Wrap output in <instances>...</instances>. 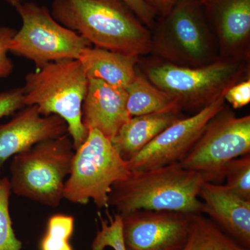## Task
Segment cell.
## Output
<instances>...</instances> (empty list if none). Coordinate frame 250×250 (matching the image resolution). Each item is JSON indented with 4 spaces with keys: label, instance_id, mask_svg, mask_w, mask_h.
<instances>
[{
    "label": "cell",
    "instance_id": "obj_19",
    "mask_svg": "<svg viewBox=\"0 0 250 250\" xmlns=\"http://www.w3.org/2000/svg\"><path fill=\"white\" fill-rule=\"evenodd\" d=\"M180 250H250L224 232L210 219L202 213L191 215L190 231Z\"/></svg>",
    "mask_w": 250,
    "mask_h": 250
},
{
    "label": "cell",
    "instance_id": "obj_29",
    "mask_svg": "<svg viewBox=\"0 0 250 250\" xmlns=\"http://www.w3.org/2000/svg\"><path fill=\"white\" fill-rule=\"evenodd\" d=\"M6 1H7L10 5L16 8V6H18V5L22 2L23 0H6Z\"/></svg>",
    "mask_w": 250,
    "mask_h": 250
},
{
    "label": "cell",
    "instance_id": "obj_6",
    "mask_svg": "<svg viewBox=\"0 0 250 250\" xmlns=\"http://www.w3.org/2000/svg\"><path fill=\"white\" fill-rule=\"evenodd\" d=\"M75 153L67 134L16 154L10 166L11 192L43 205L59 207Z\"/></svg>",
    "mask_w": 250,
    "mask_h": 250
},
{
    "label": "cell",
    "instance_id": "obj_16",
    "mask_svg": "<svg viewBox=\"0 0 250 250\" xmlns=\"http://www.w3.org/2000/svg\"><path fill=\"white\" fill-rule=\"evenodd\" d=\"M140 57L99 47H85L78 60L89 79L103 81L108 84L126 89L138 71Z\"/></svg>",
    "mask_w": 250,
    "mask_h": 250
},
{
    "label": "cell",
    "instance_id": "obj_23",
    "mask_svg": "<svg viewBox=\"0 0 250 250\" xmlns=\"http://www.w3.org/2000/svg\"><path fill=\"white\" fill-rule=\"evenodd\" d=\"M109 217V221L100 218L101 228L98 229L91 244V250H104L107 247L114 250H126L122 232V218L120 213Z\"/></svg>",
    "mask_w": 250,
    "mask_h": 250
},
{
    "label": "cell",
    "instance_id": "obj_12",
    "mask_svg": "<svg viewBox=\"0 0 250 250\" xmlns=\"http://www.w3.org/2000/svg\"><path fill=\"white\" fill-rule=\"evenodd\" d=\"M220 58L250 61V0H200Z\"/></svg>",
    "mask_w": 250,
    "mask_h": 250
},
{
    "label": "cell",
    "instance_id": "obj_15",
    "mask_svg": "<svg viewBox=\"0 0 250 250\" xmlns=\"http://www.w3.org/2000/svg\"><path fill=\"white\" fill-rule=\"evenodd\" d=\"M126 90L89 79L82 104V121L88 131L97 129L113 139L120 128L131 118L126 109Z\"/></svg>",
    "mask_w": 250,
    "mask_h": 250
},
{
    "label": "cell",
    "instance_id": "obj_18",
    "mask_svg": "<svg viewBox=\"0 0 250 250\" xmlns=\"http://www.w3.org/2000/svg\"><path fill=\"white\" fill-rule=\"evenodd\" d=\"M125 90L127 93L126 109L131 117L182 112L174 99L152 84L139 69L134 80Z\"/></svg>",
    "mask_w": 250,
    "mask_h": 250
},
{
    "label": "cell",
    "instance_id": "obj_3",
    "mask_svg": "<svg viewBox=\"0 0 250 250\" xmlns=\"http://www.w3.org/2000/svg\"><path fill=\"white\" fill-rule=\"evenodd\" d=\"M139 71L192 115L250 77V61L220 58L205 66H179L159 58L140 59Z\"/></svg>",
    "mask_w": 250,
    "mask_h": 250
},
{
    "label": "cell",
    "instance_id": "obj_5",
    "mask_svg": "<svg viewBox=\"0 0 250 250\" xmlns=\"http://www.w3.org/2000/svg\"><path fill=\"white\" fill-rule=\"evenodd\" d=\"M152 33L151 54L179 66H205L220 59L214 36L200 0H178L158 17Z\"/></svg>",
    "mask_w": 250,
    "mask_h": 250
},
{
    "label": "cell",
    "instance_id": "obj_9",
    "mask_svg": "<svg viewBox=\"0 0 250 250\" xmlns=\"http://www.w3.org/2000/svg\"><path fill=\"white\" fill-rule=\"evenodd\" d=\"M250 154V116L238 117L225 106L206 126L201 136L179 162L200 172L207 182L220 184L230 161Z\"/></svg>",
    "mask_w": 250,
    "mask_h": 250
},
{
    "label": "cell",
    "instance_id": "obj_2",
    "mask_svg": "<svg viewBox=\"0 0 250 250\" xmlns=\"http://www.w3.org/2000/svg\"><path fill=\"white\" fill-rule=\"evenodd\" d=\"M207 182L200 172L187 170L179 163L143 171H131L112 186L108 206L124 214L137 210L202 213L199 198Z\"/></svg>",
    "mask_w": 250,
    "mask_h": 250
},
{
    "label": "cell",
    "instance_id": "obj_20",
    "mask_svg": "<svg viewBox=\"0 0 250 250\" xmlns=\"http://www.w3.org/2000/svg\"><path fill=\"white\" fill-rule=\"evenodd\" d=\"M75 228L71 215L56 214L49 218L40 243V250H73L70 243Z\"/></svg>",
    "mask_w": 250,
    "mask_h": 250
},
{
    "label": "cell",
    "instance_id": "obj_22",
    "mask_svg": "<svg viewBox=\"0 0 250 250\" xmlns=\"http://www.w3.org/2000/svg\"><path fill=\"white\" fill-rule=\"evenodd\" d=\"M225 184L237 196L250 201V154L230 161L225 171Z\"/></svg>",
    "mask_w": 250,
    "mask_h": 250
},
{
    "label": "cell",
    "instance_id": "obj_27",
    "mask_svg": "<svg viewBox=\"0 0 250 250\" xmlns=\"http://www.w3.org/2000/svg\"><path fill=\"white\" fill-rule=\"evenodd\" d=\"M149 29L155 24L157 16L143 0H122Z\"/></svg>",
    "mask_w": 250,
    "mask_h": 250
},
{
    "label": "cell",
    "instance_id": "obj_21",
    "mask_svg": "<svg viewBox=\"0 0 250 250\" xmlns=\"http://www.w3.org/2000/svg\"><path fill=\"white\" fill-rule=\"evenodd\" d=\"M11 189L9 179L0 177V250H21L22 243L16 237L9 213Z\"/></svg>",
    "mask_w": 250,
    "mask_h": 250
},
{
    "label": "cell",
    "instance_id": "obj_25",
    "mask_svg": "<svg viewBox=\"0 0 250 250\" xmlns=\"http://www.w3.org/2000/svg\"><path fill=\"white\" fill-rule=\"evenodd\" d=\"M24 106L22 87L0 93V119L14 114Z\"/></svg>",
    "mask_w": 250,
    "mask_h": 250
},
{
    "label": "cell",
    "instance_id": "obj_28",
    "mask_svg": "<svg viewBox=\"0 0 250 250\" xmlns=\"http://www.w3.org/2000/svg\"><path fill=\"white\" fill-rule=\"evenodd\" d=\"M155 12L157 17L165 16L178 0H143Z\"/></svg>",
    "mask_w": 250,
    "mask_h": 250
},
{
    "label": "cell",
    "instance_id": "obj_4",
    "mask_svg": "<svg viewBox=\"0 0 250 250\" xmlns=\"http://www.w3.org/2000/svg\"><path fill=\"white\" fill-rule=\"evenodd\" d=\"M88 79L78 59L46 64L28 73L22 87L24 106L36 105L41 115H57L64 120L76 150L88 131L82 121V104Z\"/></svg>",
    "mask_w": 250,
    "mask_h": 250
},
{
    "label": "cell",
    "instance_id": "obj_11",
    "mask_svg": "<svg viewBox=\"0 0 250 250\" xmlns=\"http://www.w3.org/2000/svg\"><path fill=\"white\" fill-rule=\"evenodd\" d=\"M191 215L137 210L121 214L126 250H180L187 241Z\"/></svg>",
    "mask_w": 250,
    "mask_h": 250
},
{
    "label": "cell",
    "instance_id": "obj_10",
    "mask_svg": "<svg viewBox=\"0 0 250 250\" xmlns=\"http://www.w3.org/2000/svg\"><path fill=\"white\" fill-rule=\"evenodd\" d=\"M224 95L202 111L190 117H182L164 129L128 161L130 171L152 170L180 162L197 142L208 122L225 107Z\"/></svg>",
    "mask_w": 250,
    "mask_h": 250
},
{
    "label": "cell",
    "instance_id": "obj_7",
    "mask_svg": "<svg viewBox=\"0 0 250 250\" xmlns=\"http://www.w3.org/2000/svg\"><path fill=\"white\" fill-rule=\"evenodd\" d=\"M130 172L111 140L98 130H89L84 142L75 150L63 198L81 205L92 200L98 208H106L112 186L126 179Z\"/></svg>",
    "mask_w": 250,
    "mask_h": 250
},
{
    "label": "cell",
    "instance_id": "obj_26",
    "mask_svg": "<svg viewBox=\"0 0 250 250\" xmlns=\"http://www.w3.org/2000/svg\"><path fill=\"white\" fill-rule=\"evenodd\" d=\"M224 98L235 109L247 106L250 103V78L230 87Z\"/></svg>",
    "mask_w": 250,
    "mask_h": 250
},
{
    "label": "cell",
    "instance_id": "obj_1",
    "mask_svg": "<svg viewBox=\"0 0 250 250\" xmlns=\"http://www.w3.org/2000/svg\"><path fill=\"white\" fill-rule=\"evenodd\" d=\"M50 12L96 47L139 57L151 54L150 29L122 0H53Z\"/></svg>",
    "mask_w": 250,
    "mask_h": 250
},
{
    "label": "cell",
    "instance_id": "obj_13",
    "mask_svg": "<svg viewBox=\"0 0 250 250\" xmlns=\"http://www.w3.org/2000/svg\"><path fill=\"white\" fill-rule=\"evenodd\" d=\"M67 134L66 123L57 115H41L36 105L27 106L8 123L0 125V177L11 156L37 143Z\"/></svg>",
    "mask_w": 250,
    "mask_h": 250
},
{
    "label": "cell",
    "instance_id": "obj_24",
    "mask_svg": "<svg viewBox=\"0 0 250 250\" xmlns=\"http://www.w3.org/2000/svg\"><path fill=\"white\" fill-rule=\"evenodd\" d=\"M16 32L11 27H0V79L7 78L14 71V64L8 57V53L10 41Z\"/></svg>",
    "mask_w": 250,
    "mask_h": 250
},
{
    "label": "cell",
    "instance_id": "obj_14",
    "mask_svg": "<svg viewBox=\"0 0 250 250\" xmlns=\"http://www.w3.org/2000/svg\"><path fill=\"white\" fill-rule=\"evenodd\" d=\"M199 198L202 200V213L244 248L250 249V201L233 193L223 184L206 182Z\"/></svg>",
    "mask_w": 250,
    "mask_h": 250
},
{
    "label": "cell",
    "instance_id": "obj_8",
    "mask_svg": "<svg viewBox=\"0 0 250 250\" xmlns=\"http://www.w3.org/2000/svg\"><path fill=\"white\" fill-rule=\"evenodd\" d=\"M16 9L22 25L10 41L9 52L29 59L38 69L51 62L78 59L83 49L91 47L84 38L57 22L45 6L22 1Z\"/></svg>",
    "mask_w": 250,
    "mask_h": 250
},
{
    "label": "cell",
    "instance_id": "obj_17",
    "mask_svg": "<svg viewBox=\"0 0 250 250\" xmlns=\"http://www.w3.org/2000/svg\"><path fill=\"white\" fill-rule=\"evenodd\" d=\"M180 113H157L131 117L118 130L111 140L112 145L122 159L128 162L164 129L182 118Z\"/></svg>",
    "mask_w": 250,
    "mask_h": 250
}]
</instances>
